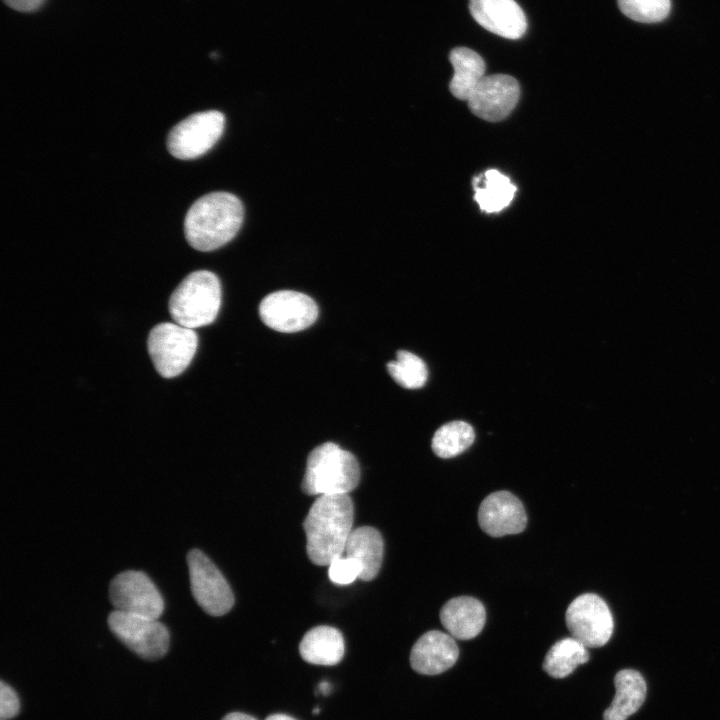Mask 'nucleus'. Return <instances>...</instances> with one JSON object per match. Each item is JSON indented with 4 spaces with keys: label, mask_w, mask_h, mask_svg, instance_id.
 Wrapping results in <instances>:
<instances>
[{
    "label": "nucleus",
    "mask_w": 720,
    "mask_h": 720,
    "mask_svg": "<svg viewBox=\"0 0 720 720\" xmlns=\"http://www.w3.org/2000/svg\"><path fill=\"white\" fill-rule=\"evenodd\" d=\"M20 703L15 691L1 681L0 685V719L8 720L17 715Z\"/></svg>",
    "instance_id": "nucleus-27"
},
{
    "label": "nucleus",
    "mask_w": 720,
    "mask_h": 720,
    "mask_svg": "<svg viewBox=\"0 0 720 720\" xmlns=\"http://www.w3.org/2000/svg\"><path fill=\"white\" fill-rule=\"evenodd\" d=\"M473 18L486 30L507 39H519L527 29V20L514 0H470Z\"/></svg>",
    "instance_id": "nucleus-14"
},
{
    "label": "nucleus",
    "mask_w": 720,
    "mask_h": 720,
    "mask_svg": "<svg viewBox=\"0 0 720 720\" xmlns=\"http://www.w3.org/2000/svg\"><path fill=\"white\" fill-rule=\"evenodd\" d=\"M520 97V86L515 78L505 74L484 76L470 98L471 112L490 122L505 119L515 108Z\"/></svg>",
    "instance_id": "nucleus-12"
},
{
    "label": "nucleus",
    "mask_w": 720,
    "mask_h": 720,
    "mask_svg": "<svg viewBox=\"0 0 720 720\" xmlns=\"http://www.w3.org/2000/svg\"><path fill=\"white\" fill-rule=\"evenodd\" d=\"M222 720H257L256 718L242 713V712H232L224 716Z\"/></svg>",
    "instance_id": "nucleus-29"
},
{
    "label": "nucleus",
    "mask_w": 720,
    "mask_h": 720,
    "mask_svg": "<svg viewBox=\"0 0 720 720\" xmlns=\"http://www.w3.org/2000/svg\"><path fill=\"white\" fill-rule=\"evenodd\" d=\"M472 426L464 421L442 425L432 438V450L440 458H452L467 450L474 442Z\"/></svg>",
    "instance_id": "nucleus-23"
},
{
    "label": "nucleus",
    "mask_w": 720,
    "mask_h": 720,
    "mask_svg": "<svg viewBox=\"0 0 720 720\" xmlns=\"http://www.w3.org/2000/svg\"><path fill=\"white\" fill-rule=\"evenodd\" d=\"M302 659L310 664H338L345 653L342 633L335 627L320 625L310 629L299 644Z\"/></svg>",
    "instance_id": "nucleus-18"
},
{
    "label": "nucleus",
    "mask_w": 720,
    "mask_h": 720,
    "mask_svg": "<svg viewBox=\"0 0 720 720\" xmlns=\"http://www.w3.org/2000/svg\"><path fill=\"white\" fill-rule=\"evenodd\" d=\"M265 720H296V719L289 715L278 713V714H272V715L268 716Z\"/></svg>",
    "instance_id": "nucleus-30"
},
{
    "label": "nucleus",
    "mask_w": 720,
    "mask_h": 720,
    "mask_svg": "<svg viewBox=\"0 0 720 720\" xmlns=\"http://www.w3.org/2000/svg\"><path fill=\"white\" fill-rule=\"evenodd\" d=\"M360 566L348 556H339L328 565V576L336 585H348L360 576Z\"/></svg>",
    "instance_id": "nucleus-26"
},
{
    "label": "nucleus",
    "mask_w": 720,
    "mask_h": 720,
    "mask_svg": "<svg viewBox=\"0 0 720 720\" xmlns=\"http://www.w3.org/2000/svg\"><path fill=\"white\" fill-rule=\"evenodd\" d=\"M10 8L19 12H34L38 10L45 0H3Z\"/></svg>",
    "instance_id": "nucleus-28"
},
{
    "label": "nucleus",
    "mask_w": 720,
    "mask_h": 720,
    "mask_svg": "<svg viewBox=\"0 0 720 720\" xmlns=\"http://www.w3.org/2000/svg\"><path fill=\"white\" fill-rule=\"evenodd\" d=\"M440 621L448 634L459 640H469L480 634L485 622L483 604L470 596L448 600L440 611Z\"/></svg>",
    "instance_id": "nucleus-16"
},
{
    "label": "nucleus",
    "mask_w": 720,
    "mask_h": 720,
    "mask_svg": "<svg viewBox=\"0 0 720 720\" xmlns=\"http://www.w3.org/2000/svg\"><path fill=\"white\" fill-rule=\"evenodd\" d=\"M224 115L216 110L197 112L175 125L167 148L178 159H194L210 150L223 134Z\"/></svg>",
    "instance_id": "nucleus-7"
},
{
    "label": "nucleus",
    "mask_w": 720,
    "mask_h": 720,
    "mask_svg": "<svg viewBox=\"0 0 720 720\" xmlns=\"http://www.w3.org/2000/svg\"><path fill=\"white\" fill-rule=\"evenodd\" d=\"M221 305V284L218 277L207 270L187 275L169 299V312L173 320L187 328L211 324Z\"/></svg>",
    "instance_id": "nucleus-4"
},
{
    "label": "nucleus",
    "mask_w": 720,
    "mask_h": 720,
    "mask_svg": "<svg viewBox=\"0 0 720 720\" xmlns=\"http://www.w3.org/2000/svg\"><path fill=\"white\" fill-rule=\"evenodd\" d=\"M616 689L611 705L604 711V720H627L644 703L646 682L636 670H620L614 677Z\"/></svg>",
    "instance_id": "nucleus-19"
},
{
    "label": "nucleus",
    "mask_w": 720,
    "mask_h": 720,
    "mask_svg": "<svg viewBox=\"0 0 720 720\" xmlns=\"http://www.w3.org/2000/svg\"><path fill=\"white\" fill-rule=\"evenodd\" d=\"M384 554V542L380 532L370 526L353 529L345 547V555L356 560L363 581L373 580L379 573Z\"/></svg>",
    "instance_id": "nucleus-17"
},
{
    "label": "nucleus",
    "mask_w": 720,
    "mask_h": 720,
    "mask_svg": "<svg viewBox=\"0 0 720 720\" xmlns=\"http://www.w3.org/2000/svg\"><path fill=\"white\" fill-rule=\"evenodd\" d=\"M197 345L193 329L169 322L154 326L147 340L152 363L164 378L181 374L192 361Z\"/></svg>",
    "instance_id": "nucleus-5"
},
{
    "label": "nucleus",
    "mask_w": 720,
    "mask_h": 720,
    "mask_svg": "<svg viewBox=\"0 0 720 720\" xmlns=\"http://www.w3.org/2000/svg\"><path fill=\"white\" fill-rule=\"evenodd\" d=\"M359 481L360 467L355 456L326 442L309 453L301 488L307 495L349 494Z\"/></svg>",
    "instance_id": "nucleus-3"
},
{
    "label": "nucleus",
    "mask_w": 720,
    "mask_h": 720,
    "mask_svg": "<svg viewBox=\"0 0 720 720\" xmlns=\"http://www.w3.org/2000/svg\"><path fill=\"white\" fill-rule=\"evenodd\" d=\"M353 516L349 494L318 496L303 522L306 550L313 564L328 566L344 554L353 531Z\"/></svg>",
    "instance_id": "nucleus-1"
},
{
    "label": "nucleus",
    "mask_w": 720,
    "mask_h": 720,
    "mask_svg": "<svg viewBox=\"0 0 720 720\" xmlns=\"http://www.w3.org/2000/svg\"><path fill=\"white\" fill-rule=\"evenodd\" d=\"M588 660L587 647L575 638L567 637L550 647L543 662V669L553 678H565Z\"/></svg>",
    "instance_id": "nucleus-21"
},
{
    "label": "nucleus",
    "mask_w": 720,
    "mask_h": 720,
    "mask_svg": "<svg viewBox=\"0 0 720 720\" xmlns=\"http://www.w3.org/2000/svg\"><path fill=\"white\" fill-rule=\"evenodd\" d=\"M387 370L395 382L407 389L423 387L428 377L424 361L405 350L398 351L396 360L387 363Z\"/></svg>",
    "instance_id": "nucleus-24"
},
{
    "label": "nucleus",
    "mask_w": 720,
    "mask_h": 720,
    "mask_svg": "<svg viewBox=\"0 0 720 720\" xmlns=\"http://www.w3.org/2000/svg\"><path fill=\"white\" fill-rule=\"evenodd\" d=\"M330 690H331V684H330L329 682L322 681V682L319 684V691H320L322 694L327 695V694H329Z\"/></svg>",
    "instance_id": "nucleus-31"
},
{
    "label": "nucleus",
    "mask_w": 720,
    "mask_h": 720,
    "mask_svg": "<svg viewBox=\"0 0 720 720\" xmlns=\"http://www.w3.org/2000/svg\"><path fill=\"white\" fill-rule=\"evenodd\" d=\"M190 585L198 605L212 616L228 613L234 605L233 592L217 566L200 550L187 554Z\"/></svg>",
    "instance_id": "nucleus-9"
},
{
    "label": "nucleus",
    "mask_w": 720,
    "mask_h": 720,
    "mask_svg": "<svg viewBox=\"0 0 720 720\" xmlns=\"http://www.w3.org/2000/svg\"><path fill=\"white\" fill-rule=\"evenodd\" d=\"M244 218L241 200L228 192H212L197 199L185 220V237L194 249L215 250L238 233Z\"/></svg>",
    "instance_id": "nucleus-2"
},
{
    "label": "nucleus",
    "mask_w": 720,
    "mask_h": 720,
    "mask_svg": "<svg viewBox=\"0 0 720 720\" xmlns=\"http://www.w3.org/2000/svg\"><path fill=\"white\" fill-rule=\"evenodd\" d=\"M621 12L642 23L662 21L670 12V0H617Z\"/></svg>",
    "instance_id": "nucleus-25"
},
{
    "label": "nucleus",
    "mask_w": 720,
    "mask_h": 720,
    "mask_svg": "<svg viewBox=\"0 0 720 720\" xmlns=\"http://www.w3.org/2000/svg\"><path fill=\"white\" fill-rule=\"evenodd\" d=\"M480 181L482 182V175ZM482 183L484 187L474 185V199L481 210L487 213L498 212L511 203L516 187L507 176L495 169H490L485 172Z\"/></svg>",
    "instance_id": "nucleus-22"
},
{
    "label": "nucleus",
    "mask_w": 720,
    "mask_h": 720,
    "mask_svg": "<svg viewBox=\"0 0 720 720\" xmlns=\"http://www.w3.org/2000/svg\"><path fill=\"white\" fill-rule=\"evenodd\" d=\"M449 59L454 68L449 89L454 97L468 101L485 76V62L478 53L466 47L454 48Z\"/></svg>",
    "instance_id": "nucleus-20"
},
{
    "label": "nucleus",
    "mask_w": 720,
    "mask_h": 720,
    "mask_svg": "<svg viewBox=\"0 0 720 720\" xmlns=\"http://www.w3.org/2000/svg\"><path fill=\"white\" fill-rule=\"evenodd\" d=\"M259 315L265 325L283 333H293L312 325L318 307L308 295L292 290L268 294L259 305Z\"/></svg>",
    "instance_id": "nucleus-11"
},
{
    "label": "nucleus",
    "mask_w": 720,
    "mask_h": 720,
    "mask_svg": "<svg viewBox=\"0 0 720 720\" xmlns=\"http://www.w3.org/2000/svg\"><path fill=\"white\" fill-rule=\"evenodd\" d=\"M565 620L572 637L587 648L604 646L614 630L613 615L607 603L594 593L576 597L566 610Z\"/></svg>",
    "instance_id": "nucleus-8"
},
{
    "label": "nucleus",
    "mask_w": 720,
    "mask_h": 720,
    "mask_svg": "<svg viewBox=\"0 0 720 720\" xmlns=\"http://www.w3.org/2000/svg\"><path fill=\"white\" fill-rule=\"evenodd\" d=\"M109 598L114 610L152 619H159L164 610L159 590L142 571L116 575L109 586Z\"/></svg>",
    "instance_id": "nucleus-10"
},
{
    "label": "nucleus",
    "mask_w": 720,
    "mask_h": 720,
    "mask_svg": "<svg viewBox=\"0 0 720 720\" xmlns=\"http://www.w3.org/2000/svg\"><path fill=\"white\" fill-rule=\"evenodd\" d=\"M108 626L126 647L144 659L156 660L168 651L169 631L158 619L113 610Z\"/></svg>",
    "instance_id": "nucleus-6"
},
{
    "label": "nucleus",
    "mask_w": 720,
    "mask_h": 720,
    "mask_svg": "<svg viewBox=\"0 0 720 720\" xmlns=\"http://www.w3.org/2000/svg\"><path fill=\"white\" fill-rule=\"evenodd\" d=\"M459 649L455 638L439 630L424 633L413 645L410 664L414 671L437 675L451 668L457 661Z\"/></svg>",
    "instance_id": "nucleus-15"
},
{
    "label": "nucleus",
    "mask_w": 720,
    "mask_h": 720,
    "mask_svg": "<svg viewBox=\"0 0 720 720\" xmlns=\"http://www.w3.org/2000/svg\"><path fill=\"white\" fill-rule=\"evenodd\" d=\"M480 528L492 537L521 533L527 524L522 502L509 491L489 494L478 510Z\"/></svg>",
    "instance_id": "nucleus-13"
}]
</instances>
